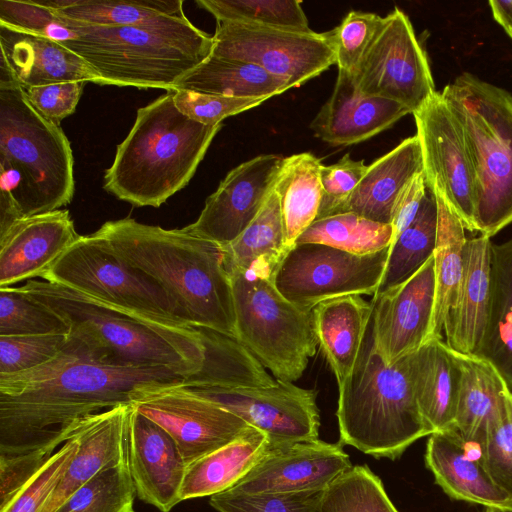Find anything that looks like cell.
<instances>
[{"label": "cell", "instance_id": "obj_31", "mask_svg": "<svg viewBox=\"0 0 512 512\" xmlns=\"http://www.w3.org/2000/svg\"><path fill=\"white\" fill-rule=\"evenodd\" d=\"M269 448L267 436L250 427L243 435L187 466L181 500L213 496L235 486Z\"/></svg>", "mask_w": 512, "mask_h": 512}, {"label": "cell", "instance_id": "obj_27", "mask_svg": "<svg viewBox=\"0 0 512 512\" xmlns=\"http://www.w3.org/2000/svg\"><path fill=\"white\" fill-rule=\"evenodd\" d=\"M422 171L421 145L418 136L414 135L370 164L349 198L331 215L351 212L375 222L391 224L399 194Z\"/></svg>", "mask_w": 512, "mask_h": 512}, {"label": "cell", "instance_id": "obj_15", "mask_svg": "<svg viewBox=\"0 0 512 512\" xmlns=\"http://www.w3.org/2000/svg\"><path fill=\"white\" fill-rule=\"evenodd\" d=\"M188 388L262 431L269 448L319 439L320 413L314 389L282 380L255 388Z\"/></svg>", "mask_w": 512, "mask_h": 512}, {"label": "cell", "instance_id": "obj_17", "mask_svg": "<svg viewBox=\"0 0 512 512\" xmlns=\"http://www.w3.org/2000/svg\"><path fill=\"white\" fill-rule=\"evenodd\" d=\"M435 292L432 256L407 280L373 296L374 342L386 364H394L431 339Z\"/></svg>", "mask_w": 512, "mask_h": 512}, {"label": "cell", "instance_id": "obj_49", "mask_svg": "<svg viewBox=\"0 0 512 512\" xmlns=\"http://www.w3.org/2000/svg\"><path fill=\"white\" fill-rule=\"evenodd\" d=\"M479 460L496 486L512 498V395L507 394L500 419L476 447Z\"/></svg>", "mask_w": 512, "mask_h": 512}, {"label": "cell", "instance_id": "obj_5", "mask_svg": "<svg viewBox=\"0 0 512 512\" xmlns=\"http://www.w3.org/2000/svg\"><path fill=\"white\" fill-rule=\"evenodd\" d=\"M21 288L58 314L70 332L115 362L161 366L186 376L203 367L205 344L199 328L152 321L45 280H28Z\"/></svg>", "mask_w": 512, "mask_h": 512}, {"label": "cell", "instance_id": "obj_2", "mask_svg": "<svg viewBox=\"0 0 512 512\" xmlns=\"http://www.w3.org/2000/svg\"><path fill=\"white\" fill-rule=\"evenodd\" d=\"M95 232L168 293L187 325L235 338L233 292L220 245L183 228L132 218L107 221Z\"/></svg>", "mask_w": 512, "mask_h": 512}, {"label": "cell", "instance_id": "obj_40", "mask_svg": "<svg viewBox=\"0 0 512 512\" xmlns=\"http://www.w3.org/2000/svg\"><path fill=\"white\" fill-rule=\"evenodd\" d=\"M392 238L391 224L348 212L315 220L296 244L320 243L355 255H367L389 248Z\"/></svg>", "mask_w": 512, "mask_h": 512}, {"label": "cell", "instance_id": "obj_57", "mask_svg": "<svg viewBox=\"0 0 512 512\" xmlns=\"http://www.w3.org/2000/svg\"><path fill=\"white\" fill-rule=\"evenodd\" d=\"M506 33H507V34L509 35V37L512 39V30H511V31H508V32H506Z\"/></svg>", "mask_w": 512, "mask_h": 512}, {"label": "cell", "instance_id": "obj_47", "mask_svg": "<svg viewBox=\"0 0 512 512\" xmlns=\"http://www.w3.org/2000/svg\"><path fill=\"white\" fill-rule=\"evenodd\" d=\"M70 334L0 335V375L37 368L54 359Z\"/></svg>", "mask_w": 512, "mask_h": 512}, {"label": "cell", "instance_id": "obj_39", "mask_svg": "<svg viewBox=\"0 0 512 512\" xmlns=\"http://www.w3.org/2000/svg\"><path fill=\"white\" fill-rule=\"evenodd\" d=\"M437 227V200L427 186L426 196L416 217L389 247L385 270L375 294L404 282L433 256Z\"/></svg>", "mask_w": 512, "mask_h": 512}, {"label": "cell", "instance_id": "obj_23", "mask_svg": "<svg viewBox=\"0 0 512 512\" xmlns=\"http://www.w3.org/2000/svg\"><path fill=\"white\" fill-rule=\"evenodd\" d=\"M469 446L454 427L429 435L425 463L436 483L452 499L512 512V498L494 484Z\"/></svg>", "mask_w": 512, "mask_h": 512}, {"label": "cell", "instance_id": "obj_18", "mask_svg": "<svg viewBox=\"0 0 512 512\" xmlns=\"http://www.w3.org/2000/svg\"><path fill=\"white\" fill-rule=\"evenodd\" d=\"M282 160L263 154L233 168L206 199L197 220L183 229L220 246L235 240L265 204Z\"/></svg>", "mask_w": 512, "mask_h": 512}, {"label": "cell", "instance_id": "obj_51", "mask_svg": "<svg viewBox=\"0 0 512 512\" xmlns=\"http://www.w3.org/2000/svg\"><path fill=\"white\" fill-rule=\"evenodd\" d=\"M178 110L189 119L216 126L230 116L261 105L267 98H237L189 90L173 91Z\"/></svg>", "mask_w": 512, "mask_h": 512}, {"label": "cell", "instance_id": "obj_53", "mask_svg": "<svg viewBox=\"0 0 512 512\" xmlns=\"http://www.w3.org/2000/svg\"><path fill=\"white\" fill-rule=\"evenodd\" d=\"M85 82L66 81L25 89L32 106L48 120L59 124L74 113Z\"/></svg>", "mask_w": 512, "mask_h": 512}, {"label": "cell", "instance_id": "obj_56", "mask_svg": "<svg viewBox=\"0 0 512 512\" xmlns=\"http://www.w3.org/2000/svg\"><path fill=\"white\" fill-rule=\"evenodd\" d=\"M483 512H500V511H498L494 508H491V507H485Z\"/></svg>", "mask_w": 512, "mask_h": 512}, {"label": "cell", "instance_id": "obj_50", "mask_svg": "<svg viewBox=\"0 0 512 512\" xmlns=\"http://www.w3.org/2000/svg\"><path fill=\"white\" fill-rule=\"evenodd\" d=\"M382 22L383 17L375 13L351 11L331 30L338 69L355 72Z\"/></svg>", "mask_w": 512, "mask_h": 512}, {"label": "cell", "instance_id": "obj_14", "mask_svg": "<svg viewBox=\"0 0 512 512\" xmlns=\"http://www.w3.org/2000/svg\"><path fill=\"white\" fill-rule=\"evenodd\" d=\"M413 116L427 186L477 232L475 173L460 124L438 91Z\"/></svg>", "mask_w": 512, "mask_h": 512}, {"label": "cell", "instance_id": "obj_6", "mask_svg": "<svg viewBox=\"0 0 512 512\" xmlns=\"http://www.w3.org/2000/svg\"><path fill=\"white\" fill-rule=\"evenodd\" d=\"M340 443L374 458L394 460L431 435L415 396L410 354L386 364L375 347L370 319L355 367L338 385Z\"/></svg>", "mask_w": 512, "mask_h": 512}, {"label": "cell", "instance_id": "obj_43", "mask_svg": "<svg viewBox=\"0 0 512 512\" xmlns=\"http://www.w3.org/2000/svg\"><path fill=\"white\" fill-rule=\"evenodd\" d=\"M322 512H399L381 479L366 465L352 466L323 492Z\"/></svg>", "mask_w": 512, "mask_h": 512}, {"label": "cell", "instance_id": "obj_19", "mask_svg": "<svg viewBox=\"0 0 512 512\" xmlns=\"http://www.w3.org/2000/svg\"><path fill=\"white\" fill-rule=\"evenodd\" d=\"M352 467L342 444L320 439L268 448L232 490L275 494L325 490Z\"/></svg>", "mask_w": 512, "mask_h": 512}, {"label": "cell", "instance_id": "obj_45", "mask_svg": "<svg viewBox=\"0 0 512 512\" xmlns=\"http://www.w3.org/2000/svg\"><path fill=\"white\" fill-rule=\"evenodd\" d=\"M78 430L46 460L6 503L0 505V512H43L49 497L78 450Z\"/></svg>", "mask_w": 512, "mask_h": 512}, {"label": "cell", "instance_id": "obj_42", "mask_svg": "<svg viewBox=\"0 0 512 512\" xmlns=\"http://www.w3.org/2000/svg\"><path fill=\"white\" fill-rule=\"evenodd\" d=\"M135 496L126 458L98 473L56 512H136Z\"/></svg>", "mask_w": 512, "mask_h": 512}, {"label": "cell", "instance_id": "obj_55", "mask_svg": "<svg viewBox=\"0 0 512 512\" xmlns=\"http://www.w3.org/2000/svg\"><path fill=\"white\" fill-rule=\"evenodd\" d=\"M494 19L503 27L505 32L512 30V0L489 1Z\"/></svg>", "mask_w": 512, "mask_h": 512}, {"label": "cell", "instance_id": "obj_30", "mask_svg": "<svg viewBox=\"0 0 512 512\" xmlns=\"http://www.w3.org/2000/svg\"><path fill=\"white\" fill-rule=\"evenodd\" d=\"M312 315L318 345L340 385L355 367L372 304L361 295H347L317 304Z\"/></svg>", "mask_w": 512, "mask_h": 512}, {"label": "cell", "instance_id": "obj_35", "mask_svg": "<svg viewBox=\"0 0 512 512\" xmlns=\"http://www.w3.org/2000/svg\"><path fill=\"white\" fill-rule=\"evenodd\" d=\"M75 22L104 26L165 27L187 19L181 0L38 1Z\"/></svg>", "mask_w": 512, "mask_h": 512}, {"label": "cell", "instance_id": "obj_8", "mask_svg": "<svg viewBox=\"0 0 512 512\" xmlns=\"http://www.w3.org/2000/svg\"><path fill=\"white\" fill-rule=\"evenodd\" d=\"M475 173V222L491 238L512 223V95L464 72L444 87Z\"/></svg>", "mask_w": 512, "mask_h": 512}, {"label": "cell", "instance_id": "obj_38", "mask_svg": "<svg viewBox=\"0 0 512 512\" xmlns=\"http://www.w3.org/2000/svg\"><path fill=\"white\" fill-rule=\"evenodd\" d=\"M205 344V361L187 376V387L255 388L275 384L266 368L234 337L199 328Z\"/></svg>", "mask_w": 512, "mask_h": 512}, {"label": "cell", "instance_id": "obj_24", "mask_svg": "<svg viewBox=\"0 0 512 512\" xmlns=\"http://www.w3.org/2000/svg\"><path fill=\"white\" fill-rule=\"evenodd\" d=\"M128 406H116L86 419L78 430V450L43 512H56L98 473L126 459Z\"/></svg>", "mask_w": 512, "mask_h": 512}, {"label": "cell", "instance_id": "obj_41", "mask_svg": "<svg viewBox=\"0 0 512 512\" xmlns=\"http://www.w3.org/2000/svg\"><path fill=\"white\" fill-rule=\"evenodd\" d=\"M217 22H232L296 32H312L296 0H197Z\"/></svg>", "mask_w": 512, "mask_h": 512}, {"label": "cell", "instance_id": "obj_28", "mask_svg": "<svg viewBox=\"0 0 512 512\" xmlns=\"http://www.w3.org/2000/svg\"><path fill=\"white\" fill-rule=\"evenodd\" d=\"M453 352L459 368L454 428L467 443L478 447L502 416L509 392L489 361L477 355Z\"/></svg>", "mask_w": 512, "mask_h": 512}, {"label": "cell", "instance_id": "obj_48", "mask_svg": "<svg viewBox=\"0 0 512 512\" xmlns=\"http://www.w3.org/2000/svg\"><path fill=\"white\" fill-rule=\"evenodd\" d=\"M0 25L58 43L76 37L63 17L38 1L0 0Z\"/></svg>", "mask_w": 512, "mask_h": 512}, {"label": "cell", "instance_id": "obj_11", "mask_svg": "<svg viewBox=\"0 0 512 512\" xmlns=\"http://www.w3.org/2000/svg\"><path fill=\"white\" fill-rule=\"evenodd\" d=\"M388 254L389 248L355 255L320 243L296 244L277 268L273 283L287 300L307 310L342 296L374 295Z\"/></svg>", "mask_w": 512, "mask_h": 512}, {"label": "cell", "instance_id": "obj_54", "mask_svg": "<svg viewBox=\"0 0 512 512\" xmlns=\"http://www.w3.org/2000/svg\"><path fill=\"white\" fill-rule=\"evenodd\" d=\"M426 193L427 182L424 171H422L408 182L396 200L391 221L393 229L392 242L414 220Z\"/></svg>", "mask_w": 512, "mask_h": 512}, {"label": "cell", "instance_id": "obj_7", "mask_svg": "<svg viewBox=\"0 0 512 512\" xmlns=\"http://www.w3.org/2000/svg\"><path fill=\"white\" fill-rule=\"evenodd\" d=\"M63 18L76 37L60 44L95 71L100 85L172 91L212 54L213 37L188 18L165 27L90 25Z\"/></svg>", "mask_w": 512, "mask_h": 512}, {"label": "cell", "instance_id": "obj_46", "mask_svg": "<svg viewBox=\"0 0 512 512\" xmlns=\"http://www.w3.org/2000/svg\"><path fill=\"white\" fill-rule=\"evenodd\" d=\"M323 492L245 494L228 489L209 502L218 512H322Z\"/></svg>", "mask_w": 512, "mask_h": 512}, {"label": "cell", "instance_id": "obj_22", "mask_svg": "<svg viewBox=\"0 0 512 512\" xmlns=\"http://www.w3.org/2000/svg\"><path fill=\"white\" fill-rule=\"evenodd\" d=\"M409 113L395 101L362 94L353 75L338 69L334 90L310 127L330 145L348 146L379 134Z\"/></svg>", "mask_w": 512, "mask_h": 512}, {"label": "cell", "instance_id": "obj_52", "mask_svg": "<svg viewBox=\"0 0 512 512\" xmlns=\"http://www.w3.org/2000/svg\"><path fill=\"white\" fill-rule=\"evenodd\" d=\"M367 167L363 160H354L350 154H345L335 164L322 165L320 176L323 195L317 219L330 216L349 198Z\"/></svg>", "mask_w": 512, "mask_h": 512}, {"label": "cell", "instance_id": "obj_36", "mask_svg": "<svg viewBox=\"0 0 512 512\" xmlns=\"http://www.w3.org/2000/svg\"><path fill=\"white\" fill-rule=\"evenodd\" d=\"M293 88L290 82L245 62L210 55L173 87L237 98H271Z\"/></svg>", "mask_w": 512, "mask_h": 512}, {"label": "cell", "instance_id": "obj_4", "mask_svg": "<svg viewBox=\"0 0 512 512\" xmlns=\"http://www.w3.org/2000/svg\"><path fill=\"white\" fill-rule=\"evenodd\" d=\"M221 128L183 115L168 91L137 110L103 188L133 206L160 207L189 183Z\"/></svg>", "mask_w": 512, "mask_h": 512}, {"label": "cell", "instance_id": "obj_12", "mask_svg": "<svg viewBox=\"0 0 512 512\" xmlns=\"http://www.w3.org/2000/svg\"><path fill=\"white\" fill-rule=\"evenodd\" d=\"M352 75L362 94L395 101L412 114L436 92L427 55L408 16L397 7L383 17Z\"/></svg>", "mask_w": 512, "mask_h": 512}, {"label": "cell", "instance_id": "obj_26", "mask_svg": "<svg viewBox=\"0 0 512 512\" xmlns=\"http://www.w3.org/2000/svg\"><path fill=\"white\" fill-rule=\"evenodd\" d=\"M492 245L483 235L466 242L459 296L444 329L447 345L460 353L475 355L485 334L491 303Z\"/></svg>", "mask_w": 512, "mask_h": 512}, {"label": "cell", "instance_id": "obj_3", "mask_svg": "<svg viewBox=\"0 0 512 512\" xmlns=\"http://www.w3.org/2000/svg\"><path fill=\"white\" fill-rule=\"evenodd\" d=\"M74 191L73 153L60 125L42 116L21 86L0 88V234L66 206Z\"/></svg>", "mask_w": 512, "mask_h": 512}, {"label": "cell", "instance_id": "obj_33", "mask_svg": "<svg viewBox=\"0 0 512 512\" xmlns=\"http://www.w3.org/2000/svg\"><path fill=\"white\" fill-rule=\"evenodd\" d=\"M321 167L320 159L309 152L284 157L281 162L274 189L289 250L317 219L323 195Z\"/></svg>", "mask_w": 512, "mask_h": 512}, {"label": "cell", "instance_id": "obj_44", "mask_svg": "<svg viewBox=\"0 0 512 512\" xmlns=\"http://www.w3.org/2000/svg\"><path fill=\"white\" fill-rule=\"evenodd\" d=\"M70 334L68 324L20 287L0 288V335Z\"/></svg>", "mask_w": 512, "mask_h": 512}, {"label": "cell", "instance_id": "obj_32", "mask_svg": "<svg viewBox=\"0 0 512 512\" xmlns=\"http://www.w3.org/2000/svg\"><path fill=\"white\" fill-rule=\"evenodd\" d=\"M226 271L272 279L288 253L279 197L273 187L265 204L232 242L221 246Z\"/></svg>", "mask_w": 512, "mask_h": 512}, {"label": "cell", "instance_id": "obj_13", "mask_svg": "<svg viewBox=\"0 0 512 512\" xmlns=\"http://www.w3.org/2000/svg\"><path fill=\"white\" fill-rule=\"evenodd\" d=\"M212 54L256 65L300 87L336 64L331 31L304 33L217 22Z\"/></svg>", "mask_w": 512, "mask_h": 512}, {"label": "cell", "instance_id": "obj_21", "mask_svg": "<svg viewBox=\"0 0 512 512\" xmlns=\"http://www.w3.org/2000/svg\"><path fill=\"white\" fill-rule=\"evenodd\" d=\"M79 236L66 209L16 221L0 234V288L41 278Z\"/></svg>", "mask_w": 512, "mask_h": 512}, {"label": "cell", "instance_id": "obj_16", "mask_svg": "<svg viewBox=\"0 0 512 512\" xmlns=\"http://www.w3.org/2000/svg\"><path fill=\"white\" fill-rule=\"evenodd\" d=\"M131 405L173 438L187 466L251 427L183 384L154 390Z\"/></svg>", "mask_w": 512, "mask_h": 512}, {"label": "cell", "instance_id": "obj_20", "mask_svg": "<svg viewBox=\"0 0 512 512\" xmlns=\"http://www.w3.org/2000/svg\"><path fill=\"white\" fill-rule=\"evenodd\" d=\"M126 458L136 496L161 512L180 503L187 465L173 438L131 404L126 419Z\"/></svg>", "mask_w": 512, "mask_h": 512}, {"label": "cell", "instance_id": "obj_25", "mask_svg": "<svg viewBox=\"0 0 512 512\" xmlns=\"http://www.w3.org/2000/svg\"><path fill=\"white\" fill-rule=\"evenodd\" d=\"M1 59L23 90L57 82L98 84L95 71L64 45L0 25Z\"/></svg>", "mask_w": 512, "mask_h": 512}, {"label": "cell", "instance_id": "obj_10", "mask_svg": "<svg viewBox=\"0 0 512 512\" xmlns=\"http://www.w3.org/2000/svg\"><path fill=\"white\" fill-rule=\"evenodd\" d=\"M41 278L152 321L187 325L168 293L96 232L80 235Z\"/></svg>", "mask_w": 512, "mask_h": 512}, {"label": "cell", "instance_id": "obj_29", "mask_svg": "<svg viewBox=\"0 0 512 512\" xmlns=\"http://www.w3.org/2000/svg\"><path fill=\"white\" fill-rule=\"evenodd\" d=\"M411 380L420 413L432 433L454 427L459 368L443 338H432L410 354Z\"/></svg>", "mask_w": 512, "mask_h": 512}, {"label": "cell", "instance_id": "obj_1", "mask_svg": "<svg viewBox=\"0 0 512 512\" xmlns=\"http://www.w3.org/2000/svg\"><path fill=\"white\" fill-rule=\"evenodd\" d=\"M161 366L112 360L83 336L70 332L49 362L0 375V480L19 489L70 439L85 420L186 379Z\"/></svg>", "mask_w": 512, "mask_h": 512}, {"label": "cell", "instance_id": "obj_9", "mask_svg": "<svg viewBox=\"0 0 512 512\" xmlns=\"http://www.w3.org/2000/svg\"><path fill=\"white\" fill-rule=\"evenodd\" d=\"M235 309V338L275 376L294 382L318 345L312 310L287 300L272 279L229 272Z\"/></svg>", "mask_w": 512, "mask_h": 512}, {"label": "cell", "instance_id": "obj_37", "mask_svg": "<svg viewBox=\"0 0 512 512\" xmlns=\"http://www.w3.org/2000/svg\"><path fill=\"white\" fill-rule=\"evenodd\" d=\"M435 197L438 227L433 253L436 292L431 339L443 338L442 332L456 306L467 242L461 219L441 197Z\"/></svg>", "mask_w": 512, "mask_h": 512}, {"label": "cell", "instance_id": "obj_34", "mask_svg": "<svg viewBox=\"0 0 512 512\" xmlns=\"http://www.w3.org/2000/svg\"><path fill=\"white\" fill-rule=\"evenodd\" d=\"M475 355L495 367L512 395V240L492 245L490 311Z\"/></svg>", "mask_w": 512, "mask_h": 512}]
</instances>
